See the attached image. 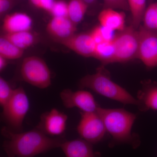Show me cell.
<instances>
[{
    "label": "cell",
    "instance_id": "1",
    "mask_svg": "<svg viewBox=\"0 0 157 157\" xmlns=\"http://www.w3.org/2000/svg\"><path fill=\"white\" fill-rule=\"evenodd\" d=\"M1 134L5 137L3 148L9 157H33L52 149L60 147L64 137H51L37 128L18 133L4 127Z\"/></svg>",
    "mask_w": 157,
    "mask_h": 157
},
{
    "label": "cell",
    "instance_id": "2",
    "mask_svg": "<svg viewBox=\"0 0 157 157\" xmlns=\"http://www.w3.org/2000/svg\"><path fill=\"white\" fill-rule=\"evenodd\" d=\"M97 112L104 122L107 132L112 137L109 147L119 144H129L134 149L140 146L139 135L132 133L136 114L121 108L107 109L100 106Z\"/></svg>",
    "mask_w": 157,
    "mask_h": 157
},
{
    "label": "cell",
    "instance_id": "3",
    "mask_svg": "<svg viewBox=\"0 0 157 157\" xmlns=\"http://www.w3.org/2000/svg\"><path fill=\"white\" fill-rule=\"evenodd\" d=\"M81 88H87L95 92L120 102L124 105H138V101L126 90L113 81L107 70L101 66L94 74L82 77L79 82Z\"/></svg>",
    "mask_w": 157,
    "mask_h": 157
},
{
    "label": "cell",
    "instance_id": "4",
    "mask_svg": "<svg viewBox=\"0 0 157 157\" xmlns=\"http://www.w3.org/2000/svg\"><path fill=\"white\" fill-rule=\"evenodd\" d=\"M2 107L3 120L14 131H21L30 107L28 97L23 88L14 89L10 100Z\"/></svg>",
    "mask_w": 157,
    "mask_h": 157
},
{
    "label": "cell",
    "instance_id": "5",
    "mask_svg": "<svg viewBox=\"0 0 157 157\" xmlns=\"http://www.w3.org/2000/svg\"><path fill=\"white\" fill-rule=\"evenodd\" d=\"M20 74L23 81L40 89L51 84V74L45 61L39 57L25 58L21 67Z\"/></svg>",
    "mask_w": 157,
    "mask_h": 157
},
{
    "label": "cell",
    "instance_id": "6",
    "mask_svg": "<svg viewBox=\"0 0 157 157\" xmlns=\"http://www.w3.org/2000/svg\"><path fill=\"white\" fill-rule=\"evenodd\" d=\"M136 29L132 25L125 27L115 35V55L112 63H125L137 58L139 34Z\"/></svg>",
    "mask_w": 157,
    "mask_h": 157
},
{
    "label": "cell",
    "instance_id": "7",
    "mask_svg": "<svg viewBox=\"0 0 157 157\" xmlns=\"http://www.w3.org/2000/svg\"><path fill=\"white\" fill-rule=\"evenodd\" d=\"M81 119L77 126L82 139L95 144L104 139L107 133L104 122L97 112H80Z\"/></svg>",
    "mask_w": 157,
    "mask_h": 157
},
{
    "label": "cell",
    "instance_id": "8",
    "mask_svg": "<svg viewBox=\"0 0 157 157\" xmlns=\"http://www.w3.org/2000/svg\"><path fill=\"white\" fill-rule=\"evenodd\" d=\"M137 59L148 68L157 67V32L140 26Z\"/></svg>",
    "mask_w": 157,
    "mask_h": 157
},
{
    "label": "cell",
    "instance_id": "9",
    "mask_svg": "<svg viewBox=\"0 0 157 157\" xmlns=\"http://www.w3.org/2000/svg\"><path fill=\"white\" fill-rule=\"evenodd\" d=\"M64 106L67 108L76 107L84 112H96L99 105L91 93L86 90L73 91L67 89L60 94Z\"/></svg>",
    "mask_w": 157,
    "mask_h": 157
},
{
    "label": "cell",
    "instance_id": "10",
    "mask_svg": "<svg viewBox=\"0 0 157 157\" xmlns=\"http://www.w3.org/2000/svg\"><path fill=\"white\" fill-rule=\"evenodd\" d=\"M67 120V114L53 108L41 115L36 128L45 135L60 137L66 130Z\"/></svg>",
    "mask_w": 157,
    "mask_h": 157
},
{
    "label": "cell",
    "instance_id": "11",
    "mask_svg": "<svg viewBox=\"0 0 157 157\" xmlns=\"http://www.w3.org/2000/svg\"><path fill=\"white\" fill-rule=\"evenodd\" d=\"M57 42L82 56H94L96 44L90 33L75 34Z\"/></svg>",
    "mask_w": 157,
    "mask_h": 157
},
{
    "label": "cell",
    "instance_id": "12",
    "mask_svg": "<svg viewBox=\"0 0 157 157\" xmlns=\"http://www.w3.org/2000/svg\"><path fill=\"white\" fill-rule=\"evenodd\" d=\"M76 30V25L68 17H53L46 26L47 33L56 41L73 36Z\"/></svg>",
    "mask_w": 157,
    "mask_h": 157
},
{
    "label": "cell",
    "instance_id": "13",
    "mask_svg": "<svg viewBox=\"0 0 157 157\" xmlns=\"http://www.w3.org/2000/svg\"><path fill=\"white\" fill-rule=\"evenodd\" d=\"M93 144L82 139L65 141L60 146L66 157H98Z\"/></svg>",
    "mask_w": 157,
    "mask_h": 157
},
{
    "label": "cell",
    "instance_id": "14",
    "mask_svg": "<svg viewBox=\"0 0 157 157\" xmlns=\"http://www.w3.org/2000/svg\"><path fill=\"white\" fill-rule=\"evenodd\" d=\"M33 20L25 13L15 12L6 15L3 20L2 29L6 33L30 31Z\"/></svg>",
    "mask_w": 157,
    "mask_h": 157
},
{
    "label": "cell",
    "instance_id": "15",
    "mask_svg": "<svg viewBox=\"0 0 157 157\" xmlns=\"http://www.w3.org/2000/svg\"><path fill=\"white\" fill-rule=\"evenodd\" d=\"M138 109L141 112L149 110H157V83L144 82L143 88L137 94Z\"/></svg>",
    "mask_w": 157,
    "mask_h": 157
},
{
    "label": "cell",
    "instance_id": "16",
    "mask_svg": "<svg viewBox=\"0 0 157 157\" xmlns=\"http://www.w3.org/2000/svg\"><path fill=\"white\" fill-rule=\"evenodd\" d=\"M98 20L101 26L111 30H123L125 28V14L111 8H104L98 15Z\"/></svg>",
    "mask_w": 157,
    "mask_h": 157
},
{
    "label": "cell",
    "instance_id": "17",
    "mask_svg": "<svg viewBox=\"0 0 157 157\" xmlns=\"http://www.w3.org/2000/svg\"><path fill=\"white\" fill-rule=\"evenodd\" d=\"M115 55L114 41L96 44L93 57L101 61L103 64L112 63Z\"/></svg>",
    "mask_w": 157,
    "mask_h": 157
},
{
    "label": "cell",
    "instance_id": "18",
    "mask_svg": "<svg viewBox=\"0 0 157 157\" xmlns=\"http://www.w3.org/2000/svg\"><path fill=\"white\" fill-rule=\"evenodd\" d=\"M2 36L18 48L24 50L31 47L36 41V37L30 31L6 33Z\"/></svg>",
    "mask_w": 157,
    "mask_h": 157
},
{
    "label": "cell",
    "instance_id": "19",
    "mask_svg": "<svg viewBox=\"0 0 157 157\" xmlns=\"http://www.w3.org/2000/svg\"><path fill=\"white\" fill-rule=\"evenodd\" d=\"M88 6L82 0H71L68 3V17L76 25L83 19Z\"/></svg>",
    "mask_w": 157,
    "mask_h": 157
},
{
    "label": "cell",
    "instance_id": "20",
    "mask_svg": "<svg viewBox=\"0 0 157 157\" xmlns=\"http://www.w3.org/2000/svg\"><path fill=\"white\" fill-rule=\"evenodd\" d=\"M132 16V25L135 29L139 27L143 21L146 10V0H127Z\"/></svg>",
    "mask_w": 157,
    "mask_h": 157
},
{
    "label": "cell",
    "instance_id": "21",
    "mask_svg": "<svg viewBox=\"0 0 157 157\" xmlns=\"http://www.w3.org/2000/svg\"><path fill=\"white\" fill-rule=\"evenodd\" d=\"M24 50L2 36L0 38V56L7 59H17L22 57Z\"/></svg>",
    "mask_w": 157,
    "mask_h": 157
},
{
    "label": "cell",
    "instance_id": "22",
    "mask_svg": "<svg viewBox=\"0 0 157 157\" xmlns=\"http://www.w3.org/2000/svg\"><path fill=\"white\" fill-rule=\"evenodd\" d=\"M143 26L151 30H157V2L149 4L143 17Z\"/></svg>",
    "mask_w": 157,
    "mask_h": 157
},
{
    "label": "cell",
    "instance_id": "23",
    "mask_svg": "<svg viewBox=\"0 0 157 157\" xmlns=\"http://www.w3.org/2000/svg\"><path fill=\"white\" fill-rule=\"evenodd\" d=\"M14 90L3 77H0V104L4 107L13 95Z\"/></svg>",
    "mask_w": 157,
    "mask_h": 157
},
{
    "label": "cell",
    "instance_id": "24",
    "mask_svg": "<svg viewBox=\"0 0 157 157\" xmlns=\"http://www.w3.org/2000/svg\"><path fill=\"white\" fill-rule=\"evenodd\" d=\"M49 13L53 17H68V4L62 0L55 1Z\"/></svg>",
    "mask_w": 157,
    "mask_h": 157
},
{
    "label": "cell",
    "instance_id": "25",
    "mask_svg": "<svg viewBox=\"0 0 157 157\" xmlns=\"http://www.w3.org/2000/svg\"><path fill=\"white\" fill-rule=\"evenodd\" d=\"M104 8L129 10L127 0H103Z\"/></svg>",
    "mask_w": 157,
    "mask_h": 157
},
{
    "label": "cell",
    "instance_id": "26",
    "mask_svg": "<svg viewBox=\"0 0 157 157\" xmlns=\"http://www.w3.org/2000/svg\"><path fill=\"white\" fill-rule=\"evenodd\" d=\"M90 34L96 45L105 42L101 33V26L96 27Z\"/></svg>",
    "mask_w": 157,
    "mask_h": 157
},
{
    "label": "cell",
    "instance_id": "27",
    "mask_svg": "<svg viewBox=\"0 0 157 157\" xmlns=\"http://www.w3.org/2000/svg\"><path fill=\"white\" fill-rule=\"evenodd\" d=\"M55 0H39V8L50 12L53 7Z\"/></svg>",
    "mask_w": 157,
    "mask_h": 157
},
{
    "label": "cell",
    "instance_id": "28",
    "mask_svg": "<svg viewBox=\"0 0 157 157\" xmlns=\"http://www.w3.org/2000/svg\"><path fill=\"white\" fill-rule=\"evenodd\" d=\"M12 5V0H0V14H5L9 11Z\"/></svg>",
    "mask_w": 157,
    "mask_h": 157
},
{
    "label": "cell",
    "instance_id": "29",
    "mask_svg": "<svg viewBox=\"0 0 157 157\" xmlns=\"http://www.w3.org/2000/svg\"><path fill=\"white\" fill-rule=\"evenodd\" d=\"M7 60L8 59L5 58L0 56V71L1 72L7 66L8 64Z\"/></svg>",
    "mask_w": 157,
    "mask_h": 157
},
{
    "label": "cell",
    "instance_id": "30",
    "mask_svg": "<svg viewBox=\"0 0 157 157\" xmlns=\"http://www.w3.org/2000/svg\"><path fill=\"white\" fill-rule=\"evenodd\" d=\"M31 2L37 8H39V0H30Z\"/></svg>",
    "mask_w": 157,
    "mask_h": 157
},
{
    "label": "cell",
    "instance_id": "31",
    "mask_svg": "<svg viewBox=\"0 0 157 157\" xmlns=\"http://www.w3.org/2000/svg\"><path fill=\"white\" fill-rule=\"evenodd\" d=\"M82 1H84L88 5L89 4H92L94 3L96 0H82Z\"/></svg>",
    "mask_w": 157,
    "mask_h": 157
},
{
    "label": "cell",
    "instance_id": "32",
    "mask_svg": "<svg viewBox=\"0 0 157 157\" xmlns=\"http://www.w3.org/2000/svg\"><path fill=\"white\" fill-rule=\"evenodd\" d=\"M153 1V0H148V2L149 3V4H151V3H152Z\"/></svg>",
    "mask_w": 157,
    "mask_h": 157
}]
</instances>
